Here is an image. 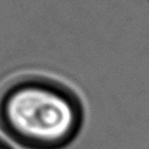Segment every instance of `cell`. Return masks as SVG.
I'll use <instances>...</instances> for the list:
<instances>
[{
  "mask_svg": "<svg viewBox=\"0 0 149 149\" xmlns=\"http://www.w3.org/2000/svg\"><path fill=\"white\" fill-rule=\"evenodd\" d=\"M83 123L80 100L55 81L23 79L0 98V129L23 149H64L77 139Z\"/></svg>",
  "mask_w": 149,
  "mask_h": 149,
  "instance_id": "obj_1",
  "label": "cell"
},
{
  "mask_svg": "<svg viewBox=\"0 0 149 149\" xmlns=\"http://www.w3.org/2000/svg\"><path fill=\"white\" fill-rule=\"evenodd\" d=\"M0 149H14V147L12 144H9L6 140L0 137Z\"/></svg>",
  "mask_w": 149,
  "mask_h": 149,
  "instance_id": "obj_2",
  "label": "cell"
}]
</instances>
